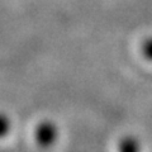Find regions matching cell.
<instances>
[{
  "label": "cell",
  "instance_id": "obj_1",
  "mask_svg": "<svg viewBox=\"0 0 152 152\" xmlns=\"http://www.w3.org/2000/svg\"><path fill=\"white\" fill-rule=\"evenodd\" d=\"M60 136V131L57 124L51 119H43L36 126L34 140L37 145L42 148H48L53 146Z\"/></svg>",
  "mask_w": 152,
  "mask_h": 152
},
{
  "label": "cell",
  "instance_id": "obj_2",
  "mask_svg": "<svg viewBox=\"0 0 152 152\" xmlns=\"http://www.w3.org/2000/svg\"><path fill=\"white\" fill-rule=\"evenodd\" d=\"M118 152H141V142L133 134L123 136L118 142Z\"/></svg>",
  "mask_w": 152,
  "mask_h": 152
},
{
  "label": "cell",
  "instance_id": "obj_3",
  "mask_svg": "<svg viewBox=\"0 0 152 152\" xmlns=\"http://www.w3.org/2000/svg\"><path fill=\"white\" fill-rule=\"evenodd\" d=\"M12 129V121L8 114L0 112V138H4L9 134Z\"/></svg>",
  "mask_w": 152,
  "mask_h": 152
},
{
  "label": "cell",
  "instance_id": "obj_4",
  "mask_svg": "<svg viewBox=\"0 0 152 152\" xmlns=\"http://www.w3.org/2000/svg\"><path fill=\"white\" fill-rule=\"evenodd\" d=\"M142 53H143L145 58L152 61V36L145 38L142 42Z\"/></svg>",
  "mask_w": 152,
  "mask_h": 152
}]
</instances>
